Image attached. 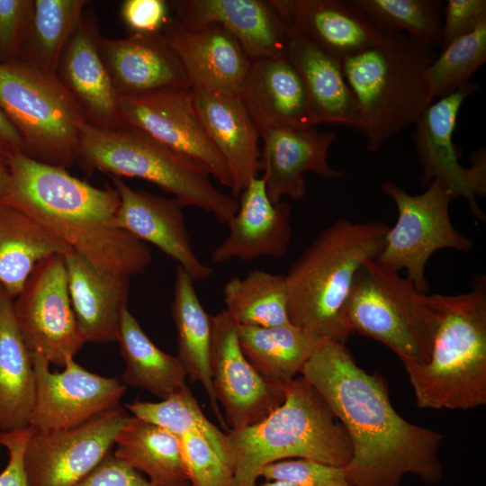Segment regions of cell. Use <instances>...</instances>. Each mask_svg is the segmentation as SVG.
I'll return each instance as SVG.
<instances>
[{"instance_id": "obj_1", "label": "cell", "mask_w": 486, "mask_h": 486, "mask_svg": "<svg viewBox=\"0 0 486 486\" xmlns=\"http://www.w3.org/2000/svg\"><path fill=\"white\" fill-rule=\"evenodd\" d=\"M301 374L349 436L352 455L344 471L351 486H400L406 474L428 484L441 481L443 436L401 417L383 378L358 366L344 343L322 338Z\"/></svg>"}, {"instance_id": "obj_2", "label": "cell", "mask_w": 486, "mask_h": 486, "mask_svg": "<svg viewBox=\"0 0 486 486\" xmlns=\"http://www.w3.org/2000/svg\"><path fill=\"white\" fill-rule=\"evenodd\" d=\"M9 159L10 184L1 202L24 212L104 270L129 277L147 270L151 253L146 243L117 226L115 188L93 186L24 153Z\"/></svg>"}, {"instance_id": "obj_3", "label": "cell", "mask_w": 486, "mask_h": 486, "mask_svg": "<svg viewBox=\"0 0 486 486\" xmlns=\"http://www.w3.org/2000/svg\"><path fill=\"white\" fill-rule=\"evenodd\" d=\"M388 229L339 219L321 230L284 275L290 322L346 344L343 307L358 270L382 252Z\"/></svg>"}, {"instance_id": "obj_4", "label": "cell", "mask_w": 486, "mask_h": 486, "mask_svg": "<svg viewBox=\"0 0 486 486\" xmlns=\"http://www.w3.org/2000/svg\"><path fill=\"white\" fill-rule=\"evenodd\" d=\"M438 326L429 360L403 367L421 409L468 410L486 404V278L469 292L432 294Z\"/></svg>"}, {"instance_id": "obj_5", "label": "cell", "mask_w": 486, "mask_h": 486, "mask_svg": "<svg viewBox=\"0 0 486 486\" xmlns=\"http://www.w3.org/2000/svg\"><path fill=\"white\" fill-rule=\"evenodd\" d=\"M233 460L232 486H256L267 464L293 458L345 467L352 445L342 424L302 376L285 385V399L259 423L228 430Z\"/></svg>"}, {"instance_id": "obj_6", "label": "cell", "mask_w": 486, "mask_h": 486, "mask_svg": "<svg viewBox=\"0 0 486 486\" xmlns=\"http://www.w3.org/2000/svg\"><path fill=\"white\" fill-rule=\"evenodd\" d=\"M436 56L435 48L397 32L341 60L368 151L377 153L433 103L426 71Z\"/></svg>"}, {"instance_id": "obj_7", "label": "cell", "mask_w": 486, "mask_h": 486, "mask_svg": "<svg viewBox=\"0 0 486 486\" xmlns=\"http://www.w3.org/2000/svg\"><path fill=\"white\" fill-rule=\"evenodd\" d=\"M76 162L87 174L99 171L148 181L184 207L202 209L224 224L238 208V201L215 187L203 168L125 125L103 128L86 122Z\"/></svg>"}, {"instance_id": "obj_8", "label": "cell", "mask_w": 486, "mask_h": 486, "mask_svg": "<svg viewBox=\"0 0 486 486\" xmlns=\"http://www.w3.org/2000/svg\"><path fill=\"white\" fill-rule=\"evenodd\" d=\"M341 320L349 335L357 332L382 343L401 363L425 364L431 356L438 313L432 294L370 260L355 276Z\"/></svg>"}, {"instance_id": "obj_9", "label": "cell", "mask_w": 486, "mask_h": 486, "mask_svg": "<svg viewBox=\"0 0 486 486\" xmlns=\"http://www.w3.org/2000/svg\"><path fill=\"white\" fill-rule=\"evenodd\" d=\"M0 109L24 141L26 155L69 168L87 122L57 75L22 60L0 63Z\"/></svg>"}, {"instance_id": "obj_10", "label": "cell", "mask_w": 486, "mask_h": 486, "mask_svg": "<svg viewBox=\"0 0 486 486\" xmlns=\"http://www.w3.org/2000/svg\"><path fill=\"white\" fill-rule=\"evenodd\" d=\"M382 187L394 202L398 218L389 227L375 262L396 273L405 269L416 288L427 293L429 284L425 269L429 257L445 248L468 252L473 240L454 227L449 215L453 197L439 181L431 182L417 195L391 181L383 182Z\"/></svg>"}, {"instance_id": "obj_11", "label": "cell", "mask_w": 486, "mask_h": 486, "mask_svg": "<svg viewBox=\"0 0 486 486\" xmlns=\"http://www.w3.org/2000/svg\"><path fill=\"white\" fill-rule=\"evenodd\" d=\"M14 319L31 354L64 367L85 341L72 309L64 256L41 260L13 301Z\"/></svg>"}, {"instance_id": "obj_12", "label": "cell", "mask_w": 486, "mask_h": 486, "mask_svg": "<svg viewBox=\"0 0 486 486\" xmlns=\"http://www.w3.org/2000/svg\"><path fill=\"white\" fill-rule=\"evenodd\" d=\"M480 86L471 81L429 104L416 121L413 136L417 156L422 168L420 185L427 187L436 180L453 198L463 197L473 216L480 221L485 214L477 202L486 194V155L480 149L465 167L459 163L453 134L457 115L464 100Z\"/></svg>"}, {"instance_id": "obj_13", "label": "cell", "mask_w": 486, "mask_h": 486, "mask_svg": "<svg viewBox=\"0 0 486 486\" xmlns=\"http://www.w3.org/2000/svg\"><path fill=\"white\" fill-rule=\"evenodd\" d=\"M119 111L122 125L189 159L231 189L230 170L196 113L191 88L120 97Z\"/></svg>"}, {"instance_id": "obj_14", "label": "cell", "mask_w": 486, "mask_h": 486, "mask_svg": "<svg viewBox=\"0 0 486 486\" xmlns=\"http://www.w3.org/2000/svg\"><path fill=\"white\" fill-rule=\"evenodd\" d=\"M130 418L119 406L76 428L31 430L23 455L29 486H76L113 450Z\"/></svg>"}, {"instance_id": "obj_15", "label": "cell", "mask_w": 486, "mask_h": 486, "mask_svg": "<svg viewBox=\"0 0 486 486\" xmlns=\"http://www.w3.org/2000/svg\"><path fill=\"white\" fill-rule=\"evenodd\" d=\"M36 397L29 428L36 432L68 429L83 425L120 406L127 386L118 378L89 372L68 358L61 372L31 354Z\"/></svg>"}, {"instance_id": "obj_16", "label": "cell", "mask_w": 486, "mask_h": 486, "mask_svg": "<svg viewBox=\"0 0 486 486\" xmlns=\"http://www.w3.org/2000/svg\"><path fill=\"white\" fill-rule=\"evenodd\" d=\"M212 386L229 430L254 426L285 399V385L262 376L243 354L238 324L224 310L212 316L210 356Z\"/></svg>"}, {"instance_id": "obj_17", "label": "cell", "mask_w": 486, "mask_h": 486, "mask_svg": "<svg viewBox=\"0 0 486 486\" xmlns=\"http://www.w3.org/2000/svg\"><path fill=\"white\" fill-rule=\"evenodd\" d=\"M162 32L179 58L192 90L238 95L251 59L225 28L210 24L193 29L176 16Z\"/></svg>"}, {"instance_id": "obj_18", "label": "cell", "mask_w": 486, "mask_h": 486, "mask_svg": "<svg viewBox=\"0 0 486 486\" xmlns=\"http://www.w3.org/2000/svg\"><path fill=\"white\" fill-rule=\"evenodd\" d=\"M120 196L117 226L144 243L156 246L174 259L194 281L211 277L214 270L194 253L177 199L165 198L129 186L112 177Z\"/></svg>"}, {"instance_id": "obj_19", "label": "cell", "mask_w": 486, "mask_h": 486, "mask_svg": "<svg viewBox=\"0 0 486 486\" xmlns=\"http://www.w3.org/2000/svg\"><path fill=\"white\" fill-rule=\"evenodd\" d=\"M261 139V177L274 203L285 196L302 199L306 194L305 173L325 179H338L344 175L328 161V151L336 139L332 130L275 127L263 132Z\"/></svg>"}, {"instance_id": "obj_20", "label": "cell", "mask_w": 486, "mask_h": 486, "mask_svg": "<svg viewBox=\"0 0 486 486\" xmlns=\"http://www.w3.org/2000/svg\"><path fill=\"white\" fill-rule=\"evenodd\" d=\"M98 50L117 96L191 88L162 31L126 38L100 37Z\"/></svg>"}, {"instance_id": "obj_21", "label": "cell", "mask_w": 486, "mask_h": 486, "mask_svg": "<svg viewBox=\"0 0 486 486\" xmlns=\"http://www.w3.org/2000/svg\"><path fill=\"white\" fill-rule=\"evenodd\" d=\"M100 37L97 15L86 8L63 50L56 75L87 122L118 128L122 125L119 97L99 53Z\"/></svg>"}, {"instance_id": "obj_22", "label": "cell", "mask_w": 486, "mask_h": 486, "mask_svg": "<svg viewBox=\"0 0 486 486\" xmlns=\"http://www.w3.org/2000/svg\"><path fill=\"white\" fill-rule=\"evenodd\" d=\"M285 27L342 60L388 35L353 0H271ZM390 35V34H389Z\"/></svg>"}, {"instance_id": "obj_23", "label": "cell", "mask_w": 486, "mask_h": 486, "mask_svg": "<svg viewBox=\"0 0 486 486\" xmlns=\"http://www.w3.org/2000/svg\"><path fill=\"white\" fill-rule=\"evenodd\" d=\"M167 4L186 27L225 28L250 59L284 53L287 30L271 0H172Z\"/></svg>"}, {"instance_id": "obj_24", "label": "cell", "mask_w": 486, "mask_h": 486, "mask_svg": "<svg viewBox=\"0 0 486 486\" xmlns=\"http://www.w3.org/2000/svg\"><path fill=\"white\" fill-rule=\"evenodd\" d=\"M239 196L238 211L227 222L228 235L212 252V260L222 264L284 257L292 238L289 204L274 203L261 176L252 179Z\"/></svg>"}, {"instance_id": "obj_25", "label": "cell", "mask_w": 486, "mask_h": 486, "mask_svg": "<svg viewBox=\"0 0 486 486\" xmlns=\"http://www.w3.org/2000/svg\"><path fill=\"white\" fill-rule=\"evenodd\" d=\"M238 96L260 137L275 127H318L303 80L284 55L251 59Z\"/></svg>"}, {"instance_id": "obj_26", "label": "cell", "mask_w": 486, "mask_h": 486, "mask_svg": "<svg viewBox=\"0 0 486 486\" xmlns=\"http://www.w3.org/2000/svg\"><path fill=\"white\" fill-rule=\"evenodd\" d=\"M192 92L196 113L230 170L237 199L262 168L258 130L238 95Z\"/></svg>"}, {"instance_id": "obj_27", "label": "cell", "mask_w": 486, "mask_h": 486, "mask_svg": "<svg viewBox=\"0 0 486 486\" xmlns=\"http://www.w3.org/2000/svg\"><path fill=\"white\" fill-rule=\"evenodd\" d=\"M64 259L69 298L85 343L117 341L130 277L104 270L74 250Z\"/></svg>"}, {"instance_id": "obj_28", "label": "cell", "mask_w": 486, "mask_h": 486, "mask_svg": "<svg viewBox=\"0 0 486 486\" xmlns=\"http://www.w3.org/2000/svg\"><path fill=\"white\" fill-rule=\"evenodd\" d=\"M286 30L284 56L303 80L315 124L334 123L360 130L359 112L345 78L341 60L304 35Z\"/></svg>"}, {"instance_id": "obj_29", "label": "cell", "mask_w": 486, "mask_h": 486, "mask_svg": "<svg viewBox=\"0 0 486 486\" xmlns=\"http://www.w3.org/2000/svg\"><path fill=\"white\" fill-rule=\"evenodd\" d=\"M13 301L0 286V433L29 428L36 397L32 356L17 327Z\"/></svg>"}, {"instance_id": "obj_30", "label": "cell", "mask_w": 486, "mask_h": 486, "mask_svg": "<svg viewBox=\"0 0 486 486\" xmlns=\"http://www.w3.org/2000/svg\"><path fill=\"white\" fill-rule=\"evenodd\" d=\"M194 282L177 266L171 304L177 339L176 356L190 380L202 385L212 412L227 432L229 428L218 406L210 368L212 316L203 309Z\"/></svg>"}, {"instance_id": "obj_31", "label": "cell", "mask_w": 486, "mask_h": 486, "mask_svg": "<svg viewBox=\"0 0 486 486\" xmlns=\"http://www.w3.org/2000/svg\"><path fill=\"white\" fill-rule=\"evenodd\" d=\"M72 251L32 218L0 202V286L13 299L41 260Z\"/></svg>"}, {"instance_id": "obj_32", "label": "cell", "mask_w": 486, "mask_h": 486, "mask_svg": "<svg viewBox=\"0 0 486 486\" xmlns=\"http://www.w3.org/2000/svg\"><path fill=\"white\" fill-rule=\"evenodd\" d=\"M241 350L265 378L286 384L296 377L324 338L292 323L276 327L238 325Z\"/></svg>"}, {"instance_id": "obj_33", "label": "cell", "mask_w": 486, "mask_h": 486, "mask_svg": "<svg viewBox=\"0 0 486 486\" xmlns=\"http://www.w3.org/2000/svg\"><path fill=\"white\" fill-rule=\"evenodd\" d=\"M117 342L124 361L121 382L165 399L186 385V372L177 356L158 348L144 332L136 318L125 309Z\"/></svg>"}, {"instance_id": "obj_34", "label": "cell", "mask_w": 486, "mask_h": 486, "mask_svg": "<svg viewBox=\"0 0 486 486\" xmlns=\"http://www.w3.org/2000/svg\"><path fill=\"white\" fill-rule=\"evenodd\" d=\"M112 453L155 484L188 482L180 437L150 422L131 416Z\"/></svg>"}, {"instance_id": "obj_35", "label": "cell", "mask_w": 486, "mask_h": 486, "mask_svg": "<svg viewBox=\"0 0 486 486\" xmlns=\"http://www.w3.org/2000/svg\"><path fill=\"white\" fill-rule=\"evenodd\" d=\"M89 3L86 0H33L20 60L56 75L63 50Z\"/></svg>"}, {"instance_id": "obj_36", "label": "cell", "mask_w": 486, "mask_h": 486, "mask_svg": "<svg viewBox=\"0 0 486 486\" xmlns=\"http://www.w3.org/2000/svg\"><path fill=\"white\" fill-rule=\"evenodd\" d=\"M225 310L238 325L290 324L284 275L255 269L233 277L223 287Z\"/></svg>"}, {"instance_id": "obj_37", "label": "cell", "mask_w": 486, "mask_h": 486, "mask_svg": "<svg viewBox=\"0 0 486 486\" xmlns=\"http://www.w3.org/2000/svg\"><path fill=\"white\" fill-rule=\"evenodd\" d=\"M125 407L131 416L155 424L178 437L189 433L201 435L233 465L227 433L206 418L187 384L158 402L135 400Z\"/></svg>"}, {"instance_id": "obj_38", "label": "cell", "mask_w": 486, "mask_h": 486, "mask_svg": "<svg viewBox=\"0 0 486 486\" xmlns=\"http://www.w3.org/2000/svg\"><path fill=\"white\" fill-rule=\"evenodd\" d=\"M385 34L402 32L427 46L442 42L443 4L438 0H353Z\"/></svg>"}, {"instance_id": "obj_39", "label": "cell", "mask_w": 486, "mask_h": 486, "mask_svg": "<svg viewBox=\"0 0 486 486\" xmlns=\"http://www.w3.org/2000/svg\"><path fill=\"white\" fill-rule=\"evenodd\" d=\"M486 61V22L456 38L437 54L426 71L433 99L443 97L470 82Z\"/></svg>"}, {"instance_id": "obj_40", "label": "cell", "mask_w": 486, "mask_h": 486, "mask_svg": "<svg viewBox=\"0 0 486 486\" xmlns=\"http://www.w3.org/2000/svg\"><path fill=\"white\" fill-rule=\"evenodd\" d=\"M187 480L191 486H232L233 465L199 434L180 437Z\"/></svg>"}, {"instance_id": "obj_41", "label": "cell", "mask_w": 486, "mask_h": 486, "mask_svg": "<svg viewBox=\"0 0 486 486\" xmlns=\"http://www.w3.org/2000/svg\"><path fill=\"white\" fill-rule=\"evenodd\" d=\"M266 481H282L295 486H329L348 482L344 467L293 458L266 465L260 472Z\"/></svg>"}, {"instance_id": "obj_42", "label": "cell", "mask_w": 486, "mask_h": 486, "mask_svg": "<svg viewBox=\"0 0 486 486\" xmlns=\"http://www.w3.org/2000/svg\"><path fill=\"white\" fill-rule=\"evenodd\" d=\"M33 0H0V63L20 59Z\"/></svg>"}, {"instance_id": "obj_43", "label": "cell", "mask_w": 486, "mask_h": 486, "mask_svg": "<svg viewBox=\"0 0 486 486\" xmlns=\"http://www.w3.org/2000/svg\"><path fill=\"white\" fill-rule=\"evenodd\" d=\"M484 22L485 0H448L442 14L441 49Z\"/></svg>"}, {"instance_id": "obj_44", "label": "cell", "mask_w": 486, "mask_h": 486, "mask_svg": "<svg viewBox=\"0 0 486 486\" xmlns=\"http://www.w3.org/2000/svg\"><path fill=\"white\" fill-rule=\"evenodd\" d=\"M76 486H191L189 482L158 485L141 472L116 458L112 451Z\"/></svg>"}, {"instance_id": "obj_45", "label": "cell", "mask_w": 486, "mask_h": 486, "mask_svg": "<svg viewBox=\"0 0 486 486\" xmlns=\"http://www.w3.org/2000/svg\"><path fill=\"white\" fill-rule=\"evenodd\" d=\"M168 7L164 0H126L121 16L131 34L152 33L162 31Z\"/></svg>"}, {"instance_id": "obj_46", "label": "cell", "mask_w": 486, "mask_h": 486, "mask_svg": "<svg viewBox=\"0 0 486 486\" xmlns=\"http://www.w3.org/2000/svg\"><path fill=\"white\" fill-rule=\"evenodd\" d=\"M30 435V428L0 433V446L8 454L7 464L0 472V486H29L23 455Z\"/></svg>"}, {"instance_id": "obj_47", "label": "cell", "mask_w": 486, "mask_h": 486, "mask_svg": "<svg viewBox=\"0 0 486 486\" xmlns=\"http://www.w3.org/2000/svg\"><path fill=\"white\" fill-rule=\"evenodd\" d=\"M0 150L8 156L16 153H24L26 155V148L23 140L1 109Z\"/></svg>"}, {"instance_id": "obj_48", "label": "cell", "mask_w": 486, "mask_h": 486, "mask_svg": "<svg viewBox=\"0 0 486 486\" xmlns=\"http://www.w3.org/2000/svg\"><path fill=\"white\" fill-rule=\"evenodd\" d=\"M11 178L9 156L0 150V202L7 194Z\"/></svg>"}, {"instance_id": "obj_49", "label": "cell", "mask_w": 486, "mask_h": 486, "mask_svg": "<svg viewBox=\"0 0 486 486\" xmlns=\"http://www.w3.org/2000/svg\"><path fill=\"white\" fill-rule=\"evenodd\" d=\"M259 486H295L292 483L282 481H266L265 483Z\"/></svg>"}, {"instance_id": "obj_50", "label": "cell", "mask_w": 486, "mask_h": 486, "mask_svg": "<svg viewBox=\"0 0 486 486\" xmlns=\"http://www.w3.org/2000/svg\"><path fill=\"white\" fill-rule=\"evenodd\" d=\"M329 486H351V484L348 482H342V483H336Z\"/></svg>"}]
</instances>
